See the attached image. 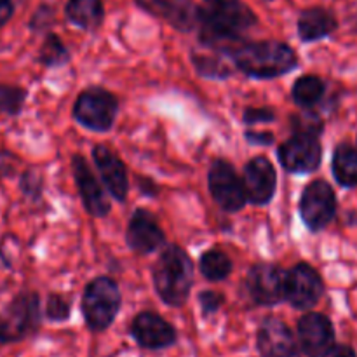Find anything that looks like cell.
Listing matches in <instances>:
<instances>
[{"instance_id": "603a6c76", "label": "cell", "mask_w": 357, "mask_h": 357, "mask_svg": "<svg viewBox=\"0 0 357 357\" xmlns=\"http://www.w3.org/2000/svg\"><path fill=\"white\" fill-rule=\"evenodd\" d=\"M324 93H326V84L321 77L317 75H303L293 84L291 96L293 101L298 105L300 108L310 110L316 107L321 100H323Z\"/></svg>"}, {"instance_id": "1f68e13d", "label": "cell", "mask_w": 357, "mask_h": 357, "mask_svg": "<svg viewBox=\"0 0 357 357\" xmlns=\"http://www.w3.org/2000/svg\"><path fill=\"white\" fill-rule=\"evenodd\" d=\"M52 20H54V9L49 6H40L37 10L33 13V16H31L30 20V28L31 30H42V28L49 26V24L52 23Z\"/></svg>"}, {"instance_id": "4dcf8cb0", "label": "cell", "mask_w": 357, "mask_h": 357, "mask_svg": "<svg viewBox=\"0 0 357 357\" xmlns=\"http://www.w3.org/2000/svg\"><path fill=\"white\" fill-rule=\"evenodd\" d=\"M293 129L295 132H310V135H321L323 131V122L317 117H312V115H302V117L293 119Z\"/></svg>"}, {"instance_id": "ab89813d", "label": "cell", "mask_w": 357, "mask_h": 357, "mask_svg": "<svg viewBox=\"0 0 357 357\" xmlns=\"http://www.w3.org/2000/svg\"><path fill=\"white\" fill-rule=\"evenodd\" d=\"M352 28H354V31L357 33V14L354 17H352Z\"/></svg>"}, {"instance_id": "cb8c5ba5", "label": "cell", "mask_w": 357, "mask_h": 357, "mask_svg": "<svg viewBox=\"0 0 357 357\" xmlns=\"http://www.w3.org/2000/svg\"><path fill=\"white\" fill-rule=\"evenodd\" d=\"M199 268H201V274L208 281H223L232 272V261L223 251L211 250L202 255L201 261H199Z\"/></svg>"}, {"instance_id": "8d00e7d4", "label": "cell", "mask_w": 357, "mask_h": 357, "mask_svg": "<svg viewBox=\"0 0 357 357\" xmlns=\"http://www.w3.org/2000/svg\"><path fill=\"white\" fill-rule=\"evenodd\" d=\"M246 139L250 143H253V145H272V143H274V136H272L271 132L248 131Z\"/></svg>"}, {"instance_id": "d4e9b609", "label": "cell", "mask_w": 357, "mask_h": 357, "mask_svg": "<svg viewBox=\"0 0 357 357\" xmlns=\"http://www.w3.org/2000/svg\"><path fill=\"white\" fill-rule=\"evenodd\" d=\"M38 59H40L42 65L49 66V68H58V66L68 63L70 54L68 49L61 42V38L54 33H49L44 38V42H42L40 51H38Z\"/></svg>"}, {"instance_id": "9c48e42d", "label": "cell", "mask_w": 357, "mask_h": 357, "mask_svg": "<svg viewBox=\"0 0 357 357\" xmlns=\"http://www.w3.org/2000/svg\"><path fill=\"white\" fill-rule=\"evenodd\" d=\"M208 183L213 199L223 211L236 213L244 208L248 201L244 183L227 160L218 159L211 164L208 173Z\"/></svg>"}, {"instance_id": "4316f807", "label": "cell", "mask_w": 357, "mask_h": 357, "mask_svg": "<svg viewBox=\"0 0 357 357\" xmlns=\"http://www.w3.org/2000/svg\"><path fill=\"white\" fill-rule=\"evenodd\" d=\"M192 63L202 77H209V79H225L232 73V68H229L218 56L192 54Z\"/></svg>"}, {"instance_id": "2e32d148", "label": "cell", "mask_w": 357, "mask_h": 357, "mask_svg": "<svg viewBox=\"0 0 357 357\" xmlns=\"http://www.w3.org/2000/svg\"><path fill=\"white\" fill-rule=\"evenodd\" d=\"M244 192L253 204L265 206L272 201L275 192V169L267 157H255L244 167Z\"/></svg>"}, {"instance_id": "7c38bea8", "label": "cell", "mask_w": 357, "mask_h": 357, "mask_svg": "<svg viewBox=\"0 0 357 357\" xmlns=\"http://www.w3.org/2000/svg\"><path fill=\"white\" fill-rule=\"evenodd\" d=\"M286 272L274 264L253 265L246 278V293L257 305L272 307L284 300Z\"/></svg>"}, {"instance_id": "277c9868", "label": "cell", "mask_w": 357, "mask_h": 357, "mask_svg": "<svg viewBox=\"0 0 357 357\" xmlns=\"http://www.w3.org/2000/svg\"><path fill=\"white\" fill-rule=\"evenodd\" d=\"M40 324V296L35 291L20 293L0 312V345L17 344L33 337Z\"/></svg>"}, {"instance_id": "9a60e30c", "label": "cell", "mask_w": 357, "mask_h": 357, "mask_svg": "<svg viewBox=\"0 0 357 357\" xmlns=\"http://www.w3.org/2000/svg\"><path fill=\"white\" fill-rule=\"evenodd\" d=\"M72 171L75 178L79 195L86 206L87 213L96 218H105L110 213V201H108L107 192L96 180V176L91 171L89 164L82 155H73Z\"/></svg>"}, {"instance_id": "6da1fadb", "label": "cell", "mask_w": 357, "mask_h": 357, "mask_svg": "<svg viewBox=\"0 0 357 357\" xmlns=\"http://www.w3.org/2000/svg\"><path fill=\"white\" fill-rule=\"evenodd\" d=\"M199 20V38L206 47L232 54L244 42L243 33L258 23V17L243 0H204Z\"/></svg>"}, {"instance_id": "7a4b0ae2", "label": "cell", "mask_w": 357, "mask_h": 357, "mask_svg": "<svg viewBox=\"0 0 357 357\" xmlns=\"http://www.w3.org/2000/svg\"><path fill=\"white\" fill-rule=\"evenodd\" d=\"M237 68L253 79H275L293 72L298 65L295 51L284 42H243L232 52Z\"/></svg>"}, {"instance_id": "8992f818", "label": "cell", "mask_w": 357, "mask_h": 357, "mask_svg": "<svg viewBox=\"0 0 357 357\" xmlns=\"http://www.w3.org/2000/svg\"><path fill=\"white\" fill-rule=\"evenodd\" d=\"M119 112V101L108 91L94 87L80 93L73 105V117L91 131L105 132L112 129Z\"/></svg>"}, {"instance_id": "60d3db41", "label": "cell", "mask_w": 357, "mask_h": 357, "mask_svg": "<svg viewBox=\"0 0 357 357\" xmlns=\"http://www.w3.org/2000/svg\"><path fill=\"white\" fill-rule=\"evenodd\" d=\"M267 2H272V0H267Z\"/></svg>"}, {"instance_id": "f35d334b", "label": "cell", "mask_w": 357, "mask_h": 357, "mask_svg": "<svg viewBox=\"0 0 357 357\" xmlns=\"http://www.w3.org/2000/svg\"><path fill=\"white\" fill-rule=\"evenodd\" d=\"M139 188L145 195H157V187L149 178H139Z\"/></svg>"}, {"instance_id": "7402d4cb", "label": "cell", "mask_w": 357, "mask_h": 357, "mask_svg": "<svg viewBox=\"0 0 357 357\" xmlns=\"http://www.w3.org/2000/svg\"><path fill=\"white\" fill-rule=\"evenodd\" d=\"M162 20L167 21L174 30L188 33L197 28L199 20H201V6L192 0H169Z\"/></svg>"}, {"instance_id": "ba28073f", "label": "cell", "mask_w": 357, "mask_h": 357, "mask_svg": "<svg viewBox=\"0 0 357 357\" xmlns=\"http://www.w3.org/2000/svg\"><path fill=\"white\" fill-rule=\"evenodd\" d=\"M279 160L289 173L309 174L321 166L323 146L319 136L310 132H295L288 142L279 146Z\"/></svg>"}, {"instance_id": "52a82bcc", "label": "cell", "mask_w": 357, "mask_h": 357, "mask_svg": "<svg viewBox=\"0 0 357 357\" xmlns=\"http://www.w3.org/2000/svg\"><path fill=\"white\" fill-rule=\"evenodd\" d=\"M337 215V195L324 180H314L303 188L300 197V216L310 232H321Z\"/></svg>"}, {"instance_id": "74e56055", "label": "cell", "mask_w": 357, "mask_h": 357, "mask_svg": "<svg viewBox=\"0 0 357 357\" xmlns=\"http://www.w3.org/2000/svg\"><path fill=\"white\" fill-rule=\"evenodd\" d=\"M14 14V0H0V28L6 26Z\"/></svg>"}, {"instance_id": "5bb4252c", "label": "cell", "mask_w": 357, "mask_h": 357, "mask_svg": "<svg viewBox=\"0 0 357 357\" xmlns=\"http://www.w3.org/2000/svg\"><path fill=\"white\" fill-rule=\"evenodd\" d=\"M257 349L261 357H298L300 349L295 335L284 321L268 316L257 331Z\"/></svg>"}, {"instance_id": "44dd1931", "label": "cell", "mask_w": 357, "mask_h": 357, "mask_svg": "<svg viewBox=\"0 0 357 357\" xmlns=\"http://www.w3.org/2000/svg\"><path fill=\"white\" fill-rule=\"evenodd\" d=\"M331 171L338 185L345 188L357 187V149L351 143H340L333 152Z\"/></svg>"}, {"instance_id": "8fae6325", "label": "cell", "mask_w": 357, "mask_h": 357, "mask_svg": "<svg viewBox=\"0 0 357 357\" xmlns=\"http://www.w3.org/2000/svg\"><path fill=\"white\" fill-rule=\"evenodd\" d=\"M129 333H131L132 340L138 344V347L150 352L166 351V349L176 345L178 342V333L173 324L152 310L139 312L132 319Z\"/></svg>"}, {"instance_id": "d6a6232c", "label": "cell", "mask_w": 357, "mask_h": 357, "mask_svg": "<svg viewBox=\"0 0 357 357\" xmlns=\"http://www.w3.org/2000/svg\"><path fill=\"white\" fill-rule=\"evenodd\" d=\"M274 119L275 114L271 108H248L243 114V121L250 126L258 124V122H272Z\"/></svg>"}, {"instance_id": "484cf974", "label": "cell", "mask_w": 357, "mask_h": 357, "mask_svg": "<svg viewBox=\"0 0 357 357\" xmlns=\"http://www.w3.org/2000/svg\"><path fill=\"white\" fill-rule=\"evenodd\" d=\"M26 101V91L23 87L10 86V84H0V114L20 115Z\"/></svg>"}, {"instance_id": "f1b7e54d", "label": "cell", "mask_w": 357, "mask_h": 357, "mask_svg": "<svg viewBox=\"0 0 357 357\" xmlns=\"http://www.w3.org/2000/svg\"><path fill=\"white\" fill-rule=\"evenodd\" d=\"M199 303H201L202 316L209 317L215 312H218L220 307L225 303V296L218 291H211V289H206V291L199 293Z\"/></svg>"}, {"instance_id": "836d02e7", "label": "cell", "mask_w": 357, "mask_h": 357, "mask_svg": "<svg viewBox=\"0 0 357 357\" xmlns=\"http://www.w3.org/2000/svg\"><path fill=\"white\" fill-rule=\"evenodd\" d=\"M135 2L139 9H143L145 13L162 20V14L164 10H166L167 2H169V0H135Z\"/></svg>"}, {"instance_id": "83f0119b", "label": "cell", "mask_w": 357, "mask_h": 357, "mask_svg": "<svg viewBox=\"0 0 357 357\" xmlns=\"http://www.w3.org/2000/svg\"><path fill=\"white\" fill-rule=\"evenodd\" d=\"M70 307L68 300L59 295H49L47 303H45V317L52 323H63L70 319Z\"/></svg>"}, {"instance_id": "d6986e66", "label": "cell", "mask_w": 357, "mask_h": 357, "mask_svg": "<svg viewBox=\"0 0 357 357\" xmlns=\"http://www.w3.org/2000/svg\"><path fill=\"white\" fill-rule=\"evenodd\" d=\"M338 28V20L326 7H309L298 17V37L302 42H317L330 37Z\"/></svg>"}, {"instance_id": "3957f363", "label": "cell", "mask_w": 357, "mask_h": 357, "mask_svg": "<svg viewBox=\"0 0 357 357\" xmlns=\"http://www.w3.org/2000/svg\"><path fill=\"white\" fill-rule=\"evenodd\" d=\"M153 286L166 305L183 307L194 282V265L180 246H167L153 265Z\"/></svg>"}, {"instance_id": "e575fe53", "label": "cell", "mask_w": 357, "mask_h": 357, "mask_svg": "<svg viewBox=\"0 0 357 357\" xmlns=\"http://www.w3.org/2000/svg\"><path fill=\"white\" fill-rule=\"evenodd\" d=\"M321 357H357V352L351 345L333 344Z\"/></svg>"}, {"instance_id": "f546056e", "label": "cell", "mask_w": 357, "mask_h": 357, "mask_svg": "<svg viewBox=\"0 0 357 357\" xmlns=\"http://www.w3.org/2000/svg\"><path fill=\"white\" fill-rule=\"evenodd\" d=\"M20 188H21V192L26 195V197L38 199L40 197V190H42L40 178H38L35 173H31V171H26V173L21 176Z\"/></svg>"}, {"instance_id": "ffe728a7", "label": "cell", "mask_w": 357, "mask_h": 357, "mask_svg": "<svg viewBox=\"0 0 357 357\" xmlns=\"http://www.w3.org/2000/svg\"><path fill=\"white\" fill-rule=\"evenodd\" d=\"M65 14L73 24L84 30H96L105 20L103 0H68Z\"/></svg>"}, {"instance_id": "30bf717a", "label": "cell", "mask_w": 357, "mask_h": 357, "mask_svg": "<svg viewBox=\"0 0 357 357\" xmlns=\"http://www.w3.org/2000/svg\"><path fill=\"white\" fill-rule=\"evenodd\" d=\"M324 282L309 264H296L284 278V300L298 310H309L321 300Z\"/></svg>"}, {"instance_id": "5b68a950", "label": "cell", "mask_w": 357, "mask_h": 357, "mask_svg": "<svg viewBox=\"0 0 357 357\" xmlns=\"http://www.w3.org/2000/svg\"><path fill=\"white\" fill-rule=\"evenodd\" d=\"M122 296L119 286L110 278H98L87 284L82 296V314L87 328L101 333L114 324L121 310Z\"/></svg>"}, {"instance_id": "e0dca14e", "label": "cell", "mask_w": 357, "mask_h": 357, "mask_svg": "<svg viewBox=\"0 0 357 357\" xmlns=\"http://www.w3.org/2000/svg\"><path fill=\"white\" fill-rule=\"evenodd\" d=\"M126 241L135 253L149 255L162 248L166 237L152 213L146 209H136L129 220Z\"/></svg>"}, {"instance_id": "d590c367", "label": "cell", "mask_w": 357, "mask_h": 357, "mask_svg": "<svg viewBox=\"0 0 357 357\" xmlns=\"http://www.w3.org/2000/svg\"><path fill=\"white\" fill-rule=\"evenodd\" d=\"M14 157L10 155L9 152L6 150H0V180L3 178L10 176L14 173V164H13Z\"/></svg>"}, {"instance_id": "4fadbf2b", "label": "cell", "mask_w": 357, "mask_h": 357, "mask_svg": "<svg viewBox=\"0 0 357 357\" xmlns=\"http://www.w3.org/2000/svg\"><path fill=\"white\" fill-rule=\"evenodd\" d=\"M296 335L300 352L305 357H321L335 344L333 323L319 312H309L300 317Z\"/></svg>"}, {"instance_id": "ac0fdd59", "label": "cell", "mask_w": 357, "mask_h": 357, "mask_svg": "<svg viewBox=\"0 0 357 357\" xmlns=\"http://www.w3.org/2000/svg\"><path fill=\"white\" fill-rule=\"evenodd\" d=\"M93 159L98 171H100L101 178H103V183L108 188V192L119 202H124L128 199L129 192V178L126 164L105 145L94 146Z\"/></svg>"}]
</instances>
